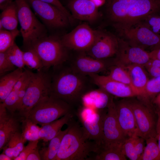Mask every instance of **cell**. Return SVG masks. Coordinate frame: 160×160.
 <instances>
[{
  "label": "cell",
  "instance_id": "6da1fadb",
  "mask_svg": "<svg viewBox=\"0 0 160 160\" xmlns=\"http://www.w3.org/2000/svg\"><path fill=\"white\" fill-rule=\"evenodd\" d=\"M63 63L53 67L49 96L71 106L86 92L87 79L86 76L76 72L70 66H64Z\"/></svg>",
  "mask_w": 160,
  "mask_h": 160
},
{
  "label": "cell",
  "instance_id": "7a4b0ae2",
  "mask_svg": "<svg viewBox=\"0 0 160 160\" xmlns=\"http://www.w3.org/2000/svg\"><path fill=\"white\" fill-rule=\"evenodd\" d=\"M56 160H87L92 152L97 153L100 146L90 140L82 127L73 120L67 124Z\"/></svg>",
  "mask_w": 160,
  "mask_h": 160
},
{
  "label": "cell",
  "instance_id": "3957f363",
  "mask_svg": "<svg viewBox=\"0 0 160 160\" xmlns=\"http://www.w3.org/2000/svg\"><path fill=\"white\" fill-rule=\"evenodd\" d=\"M49 71L43 68L36 73L32 72L17 112V115L22 118H26L31 110L42 99L49 95L51 75Z\"/></svg>",
  "mask_w": 160,
  "mask_h": 160
},
{
  "label": "cell",
  "instance_id": "277c9868",
  "mask_svg": "<svg viewBox=\"0 0 160 160\" xmlns=\"http://www.w3.org/2000/svg\"><path fill=\"white\" fill-rule=\"evenodd\" d=\"M15 1L17 7L23 46L26 50L37 41L47 36L48 30L37 18L26 0Z\"/></svg>",
  "mask_w": 160,
  "mask_h": 160
},
{
  "label": "cell",
  "instance_id": "5b68a950",
  "mask_svg": "<svg viewBox=\"0 0 160 160\" xmlns=\"http://www.w3.org/2000/svg\"><path fill=\"white\" fill-rule=\"evenodd\" d=\"M71 113V105L49 95L42 99L31 110L26 118L42 126Z\"/></svg>",
  "mask_w": 160,
  "mask_h": 160
},
{
  "label": "cell",
  "instance_id": "8992f818",
  "mask_svg": "<svg viewBox=\"0 0 160 160\" xmlns=\"http://www.w3.org/2000/svg\"><path fill=\"white\" fill-rule=\"evenodd\" d=\"M30 48L38 54L45 69H49L51 67L64 63L68 58V49L63 44L61 37L57 36L48 35L34 43Z\"/></svg>",
  "mask_w": 160,
  "mask_h": 160
},
{
  "label": "cell",
  "instance_id": "52a82bcc",
  "mask_svg": "<svg viewBox=\"0 0 160 160\" xmlns=\"http://www.w3.org/2000/svg\"><path fill=\"white\" fill-rule=\"evenodd\" d=\"M135 97L127 99L133 111L137 128V135L145 140L156 137L157 111L152 103H146Z\"/></svg>",
  "mask_w": 160,
  "mask_h": 160
},
{
  "label": "cell",
  "instance_id": "ba28073f",
  "mask_svg": "<svg viewBox=\"0 0 160 160\" xmlns=\"http://www.w3.org/2000/svg\"><path fill=\"white\" fill-rule=\"evenodd\" d=\"M48 30L65 28L71 23L67 15L56 7L40 0H26Z\"/></svg>",
  "mask_w": 160,
  "mask_h": 160
},
{
  "label": "cell",
  "instance_id": "9c48e42d",
  "mask_svg": "<svg viewBox=\"0 0 160 160\" xmlns=\"http://www.w3.org/2000/svg\"><path fill=\"white\" fill-rule=\"evenodd\" d=\"M119 33L130 45L144 50L148 47L152 49L160 42V34L153 33L141 23Z\"/></svg>",
  "mask_w": 160,
  "mask_h": 160
},
{
  "label": "cell",
  "instance_id": "30bf717a",
  "mask_svg": "<svg viewBox=\"0 0 160 160\" xmlns=\"http://www.w3.org/2000/svg\"><path fill=\"white\" fill-rule=\"evenodd\" d=\"M82 127L89 138L100 147L103 143V114L99 110L84 106L77 113Z\"/></svg>",
  "mask_w": 160,
  "mask_h": 160
},
{
  "label": "cell",
  "instance_id": "8fae6325",
  "mask_svg": "<svg viewBox=\"0 0 160 160\" xmlns=\"http://www.w3.org/2000/svg\"><path fill=\"white\" fill-rule=\"evenodd\" d=\"M118 37L103 30H95L94 41L86 54L94 58L103 59L116 55L118 46Z\"/></svg>",
  "mask_w": 160,
  "mask_h": 160
},
{
  "label": "cell",
  "instance_id": "7c38bea8",
  "mask_svg": "<svg viewBox=\"0 0 160 160\" xmlns=\"http://www.w3.org/2000/svg\"><path fill=\"white\" fill-rule=\"evenodd\" d=\"M95 30L86 23L80 24L70 32L61 37L62 42L68 49L85 52L92 44Z\"/></svg>",
  "mask_w": 160,
  "mask_h": 160
},
{
  "label": "cell",
  "instance_id": "4fadbf2b",
  "mask_svg": "<svg viewBox=\"0 0 160 160\" xmlns=\"http://www.w3.org/2000/svg\"><path fill=\"white\" fill-rule=\"evenodd\" d=\"M118 46L115 65L126 67L133 64L144 66L150 60L149 52L139 47L130 45L123 39L118 37Z\"/></svg>",
  "mask_w": 160,
  "mask_h": 160
},
{
  "label": "cell",
  "instance_id": "5bb4252c",
  "mask_svg": "<svg viewBox=\"0 0 160 160\" xmlns=\"http://www.w3.org/2000/svg\"><path fill=\"white\" fill-rule=\"evenodd\" d=\"M104 114L102 124V145L113 144H123L128 138L123 132L116 116L115 103L113 98Z\"/></svg>",
  "mask_w": 160,
  "mask_h": 160
},
{
  "label": "cell",
  "instance_id": "9a60e30c",
  "mask_svg": "<svg viewBox=\"0 0 160 160\" xmlns=\"http://www.w3.org/2000/svg\"><path fill=\"white\" fill-rule=\"evenodd\" d=\"M155 13L160 14V0H137L128 11L118 33L132 27Z\"/></svg>",
  "mask_w": 160,
  "mask_h": 160
},
{
  "label": "cell",
  "instance_id": "2e32d148",
  "mask_svg": "<svg viewBox=\"0 0 160 160\" xmlns=\"http://www.w3.org/2000/svg\"><path fill=\"white\" fill-rule=\"evenodd\" d=\"M100 59L82 53L71 63L70 66L75 71L85 76L98 73L109 70L115 65L113 59Z\"/></svg>",
  "mask_w": 160,
  "mask_h": 160
},
{
  "label": "cell",
  "instance_id": "e0dca14e",
  "mask_svg": "<svg viewBox=\"0 0 160 160\" xmlns=\"http://www.w3.org/2000/svg\"><path fill=\"white\" fill-rule=\"evenodd\" d=\"M89 76L93 83L111 95L122 98L137 97L138 93L131 87L97 74Z\"/></svg>",
  "mask_w": 160,
  "mask_h": 160
},
{
  "label": "cell",
  "instance_id": "ac0fdd59",
  "mask_svg": "<svg viewBox=\"0 0 160 160\" xmlns=\"http://www.w3.org/2000/svg\"><path fill=\"white\" fill-rule=\"evenodd\" d=\"M115 105L117 119L123 133L127 137L137 135L134 115L127 99L115 103Z\"/></svg>",
  "mask_w": 160,
  "mask_h": 160
},
{
  "label": "cell",
  "instance_id": "d6986e66",
  "mask_svg": "<svg viewBox=\"0 0 160 160\" xmlns=\"http://www.w3.org/2000/svg\"><path fill=\"white\" fill-rule=\"evenodd\" d=\"M137 0H105L107 17L117 31L121 28L128 11Z\"/></svg>",
  "mask_w": 160,
  "mask_h": 160
},
{
  "label": "cell",
  "instance_id": "ffe728a7",
  "mask_svg": "<svg viewBox=\"0 0 160 160\" xmlns=\"http://www.w3.org/2000/svg\"><path fill=\"white\" fill-rule=\"evenodd\" d=\"M67 6L73 19L92 23L101 16L98 7L91 0H70Z\"/></svg>",
  "mask_w": 160,
  "mask_h": 160
},
{
  "label": "cell",
  "instance_id": "44dd1931",
  "mask_svg": "<svg viewBox=\"0 0 160 160\" xmlns=\"http://www.w3.org/2000/svg\"><path fill=\"white\" fill-rule=\"evenodd\" d=\"M8 111L2 103H0V150L3 149L11 135L19 132V122L22 119Z\"/></svg>",
  "mask_w": 160,
  "mask_h": 160
},
{
  "label": "cell",
  "instance_id": "7402d4cb",
  "mask_svg": "<svg viewBox=\"0 0 160 160\" xmlns=\"http://www.w3.org/2000/svg\"><path fill=\"white\" fill-rule=\"evenodd\" d=\"M110 95L99 88L86 92L81 99L84 106L99 110L107 108L113 98Z\"/></svg>",
  "mask_w": 160,
  "mask_h": 160
},
{
  "label": "cell",
  "instance_id": "603a6c76",
  "mask_svg": "<svg viewBox=\"0 0 160 160\" xmlns=\"http://www.w3.org/2000/svg\"><path fill=\"white\" fill-rule=\"evenodd\" d=\"M128 71L135 89L138 94L137 97L143 94L149 79L143 66L133 64L125 67Z\"/></svg>",
  "mask_w": 160,
  "mask_h": 160
},
{
  "label": "cell",
  "instance_id": "cb8c5ba5",
  "mask_svg": "<svg viewBox=\"0 0 160 160\" xmlns=\"http://www.w3.org/2000/svg\"><path fill=\"white\" fill-rule=\"evenodd\" d=\"M73 113L67 114L55 121L41 126L39 133L40 139L45 142L49 141L61 130L62 127L67 124L73 118Z\"/></svg>",
  "mask_w": 160,
  "mask_h": 160
},
{
  "label": "cell",
  "instance_id": "d4e9b609",
  "mask_svg": "<svg viewBox=\"0 0 160 160\" xmlns=\"http://www.w3.org/2000/svg\"><path fill=\"white\" fill-rule=\"evenodd\" d=\"M24 70L19 68L1 77L0 102L3 103L13 88Z\"/></svg>",
  "mask_w": 160,
  "mask_h": 160
},
{
  "label": "cell",
  "instance_id": "484cf974",
  "mask_svg": "<svg viewBox=\"0 0 160 160\" xmlns=\"http://www.w3.org/2000/svg\"><path fill=\"white\" fill-rule=\"evenodd\" d=\"M123 144L102 145L94 158L96 160H126L123 150Z\"/></svg>",
  "mask_w": 160,
  "mask_h": 160
},
{
  "label": "cell",
  "instance_id": "4316f807",
  "mask_svg": "<svg viewBox=\"0 0 160 160\" xmlns=\"http://www.w3.org/2000/svg\"><path fill=\"white\" fill-rule=\"evenodd\" d=\"M0 18V22L5 30L13 31L17 29V10L15 1L2 10Z\"/></svg>",
  "mask_w": 160,
  "mask_h": 160
},
{
  "label": "cell",
  "instance_id": "83f0119b",
  "mask_svg": "<svg viewBox=\"0 0 160 160\" xmlns=\"http://www.w3.org/2000/svg\"><path fill=\"white\" fill-rule=\"evenodd\" d=\"M26 141L22 133L20 132H15L11 135L4 147L3 153L14 160L23 151Z\"/></svg>",
  "mask_w": 160,
  "mask_h": 160
},
{
  "label": "cell",
  "instance_id": "f1b7e54d",
  "mask_svg": "<svg viewBox=\"0 0 160 160\" xmlns=\"http://www.w3.org/2000/svg\"><path fill=\"white\" fill-rule=\"evenodd\" d=\"M68 130H61L50 140L48 146L39 151L41 159L43 160H56L62 138Z\"/></svg>",
  "mask_w": 160,
  "mask_h": 160
},
{
  "label": "cell",
  "instance_id": "f546056e",
  "mask_svg": "<svg viewBox=\"0 0 160 160\" xmlns=\"http://www.w3.org/2000/svg\"><path fill=\"white\" fill-rule=\"evenodd\" d=\"M146 145L139 160H160V151L156 137L145 140Z\"/></svg>",
  "mask_w": 160,
  "mask_h": 160
},
{
  "label": "cell",
  "instance_id": "4dcf8cb0",
  "mask_svg": "<svg viewBox=\"0 0 160 160\" xmlns=\"http://www.w3.org/2000/svg\"><path fill=\"white\" fill-rule=\"evenodd\" d=\"M109 70L110 72L108 76L110 78L130 86L137 92L133 87L129 73L126 68L121 66L114 65L111 66Z\"/></svg>",
  "mask_w": 160,
  "mask_h": 160
},
{
  "label": "cell",
  "instance_id": "1f68e13d",
  "mask_svg": "<svg viewBox=\"0 0 160 160\" xmlns=\"http://www.w3.org/2000/svg\"><path fill=\"white\" fill-rule=\"evenodd\" d=\"M21 122L22 134L26 141H35L40 139L41 127L28 118L23 119Z\"/></svg>",
  "mask_w": 160,
  "mask_h": 160
},
{
  "label": "cell",
  "instance_id": "d6a6232c",
  "mask_svg": "<svg viewBox=\"0 0 160 160\" xmlns=\"http://www.w3.org/2000/svg\"><path fill=\"white\" fill-rule=\"evenodd\" d=\"M160 92V76L149 79L147 84L145 92L141 97H137L146 102H152Z\"/></svg>",
  "mask_w": 160,
  "mask_h": 160
},
{
  "label": "cell",
  "instance_id": "836d02e7",
  "mask_svg": "<svg viewBox=\"0 0 160 160\" xmlns=\"http://www.w3.org/2000/svg\"><path fill=\"white\" fill-rule=\"evenodd\" d=\"M24 84L21 81H18L10 93L2 103L9 113H15L16 111H18L19 108L18 92Z\"/></svg>",
  "mask_w": 160,
  "mask_h": 160
},
{
  "label": "cell",
  "instance_id": "e575fe53",
  "mask_svg": "<svg viewBox=\"0 0 160 160\" xmlns=\"http://www.w3.org/2000/svg\"><path fill=\"white\" fill-rule=\"evenodd\" d=\"M5 52L8 59L13 65L17 68H24L25 65L23 60V51L15 42Z\"/></svg>",
  "mask_w": 160,
  "mask_h": 160
},
{
  "label": "cell",
  "instance_id": "d590c367",
  "mask_svg": "<svg viewBox=\"0 0 160 160\" xmlns=\"http://www.w3.org/2000/svg\"><path fill=\"white\" fill-rule=\"evenodd\" d=\"M23 60L25 65L30 69L39 71L44 68L41 59L37 53L32 48L23 51Z\"/></svg>",
  "mask_w": 160,
  "mask_h": 160
},
{
  "label": "cell",
  "instance_id": "8d00e7d4",
  "mask_svg": "<svg viewBox=\"0 0 160 160\" xmlns=\"http://www.w3.org/2000/svg\"><path fill=\"white\" fill-rule=\"evenodd\" d=\"M20 32L17 29L13 31L0 30V52H5L14 44Z\"/></svg>",
  "mask_w": 160,
  "mask_h": 160
},
{
  "label": "cell",
  "instance_id": "74e56055",
  "mask_svg": "<svg viewBox=\"0 0 160 160\" xmlns=\"http://www.w3.org/2000/svg\"><path fill=\"white\" fill-rule=\"evenodd\" d=\"M158 13L148 16L141 23L153 33L160 34V16Z\"/></svg>",
  "mask_w": 160,
  "mask_h": 160
},
{
  "label": "cell",
  "instance_id": "f35d334b",
  "mask_svg": "<svg viewBox=\"0 0 160 160\" xmlns=\"http://www.w3.org/2000/svg\"><path fill=\"white\" fill-rule=\"evenodd\" d=\"M135 135L128 137L122 146L124 154L126 157L131 160H139V157L136 152L134 145V137Z\"/></svg>",
  "mask_w": 160,
  "mask_h": 160
},
{
  "label": "cell",
  "instance_id": "ab89813d",
  "mask_svg": "<svg viewBox=\"0 0 160 160\" xmlns=\"http://www.w3.org/2000/svg\"><path fill=\"white\" fill-rule=\"evenodd\" d=\"M143 66L153 78L160 76V60L150 59Z\"/></svg>",
  "mask_w": 160,
  "mask_h": 160
},
{
  "label": "cell",
  "instance_id": "60d3db41",
  "mask_svg": "<svg viewBox=\"0 0 160 160\" xmlns=\"http://www.w3.org/2000/svg\"><path fill=\"white\" fill-rule=\"evenodd\" d=\"M15 66L9 60L5 52H0V75L1 76L6 73L15 70Z\"/></svg>",
  "mask_w": 160,
  "mask_h": 160
},
{
  "label": "cell",
  "instance_id": "b9f144b4",
  "mask_svg": "<svg viewBox=\"0 0 160 160\" xmlns=\"http://www.w3.org/2000/svg\"><path fill=\"white\" fill-rule=\"evenodd\" d=\"M39 140L29 141L28 145L24 148L19 155L15 158L14 160H26V159L30 153L34 149L38 147Z\"/></svg>",
  "mask_w": 160,
  "mask_h": 160
},
{
  "label": "cell",
  "instance_id": "7bdbcfd3",
  "mask_svg": "<svg viewBox=\"0 0 160 160\" xmlns=\"http://www.w3.org/2000/svg\"><path fill=\"white\" fill-rule=\"evenodd\" d=\"M145 140L143 138L137 135L134 137V145L136 152L139 157V159L142 154L145 146Z\"/></svg>",
  "mask_w": 160,
  "mask_h": 160
},
{
  "label": "cell",
  "instance_id": "ee69618b",
  "mask_svg": "<svg viewBox=\"0 0 160 160\" xmlns=\"http://www.w3.org/2000/svg\"><path fill=\"white\" fill-rule=\"evenodd\" d=\"M42 1L51 4L59 9L69 18L71 22L73 20L71 13L63 5L59 0H40Z\"/></svg>",
  "mask_w": 160,
  "mask_h": 160
},
{
  "label": "cell",
  "instance_id": "f6af8a7d",
  "mask_svg": "<svg viewBox=\"0 0 160 160\" xmlns=\"http://www.w3.org/2000/svg\"><path fill=\"white\" fill-rule=\"evenodd\" d=\"M41 160L39 148L38 147L33 149L27 156L26 160Z\"/></svg>",
  "mask_w": 160,
  "mask_h": 160
},
{
  "label": "cell",
  "instance_id": "bcb514c9",
  "mask_svg": "<svg viewBox=\"0 0 160 160\" xmlns=\"http://www.w3.org/2000/svg\"><path fill=\"white\" fill-rule=\"evenodd\" d=\"M158 116V119L156 126V138L160 151V109L156 110Z\"/></svg>",
  "mask_w": 160,
  "mask_h": 160
},
{
  "label": "cell",
  "instance_id": "7dc6e473",
  "mask_svg": "<svg viewBox=\"0 0 160 160\" xmlns=\"http://www.w3.org/2000/svg\"><path fill=\"white\" fill-rule=\"evenodd\" d=\"M149 54L150 59L160 60V48L152 50Z\"/></svg>",
  "mask_w": 160,
  "mask_h": 160
},
{
  "label": "cell",
  "instance_id": "c3c4849f",
  "mask_svg": "<svg viewBox=\"0 0 160 160\" xmlns=\"http://www.w3.org/2000/svg\"><path fill=\"white\" fill-rule=\"evenodd\" d=\"M152 103L156 110L160 109V92L154 98Z\"/></svg>",
  "mask_w": 160,
  "mask_h": 160
},
{
  "label": "cell",
  "instance_id": "681fc988",
  "mask_svg": "<svg viewBox=\"0 0 160 160\" xmlns=\"http://www.w3.org/2000/svg\"><path fill=\"white\" fill-rule=\"evenodd\" d=\"M15 0H0V9L3 10Z\"/></svg>",
  "mask_w": 160,
  "mask_h": 160
},
{
  "label": "cell",
  "instance_id": "f907efd6",
  "mask_svg": "<svg viewBox=\"0 0 160 160\" xmlns=\"http://www.w3.org/2000/svg\"><path fill=\"white\" fill-rule=\"evenodd\" d=\"M95 5L99 7L105 4V0H91Z\"/></svg>",
  "mask_w": 160,
  "mask_h": 160
},
{
  "label": "cell",
  "instance_id": "816d5d0a",
  "mask_svg": "<svg viewBox=\"0 0 160 160\" xmlns=\"http://www.w3.org/2000/svg\"><path fill=\"white\" fill-rule=\"evenodd\" d=\"M0 160H12L10 157L8 156L4 153L0 155Z\"/></svg>",
  "mask_w": 160,
  "mask_h": 160
},
{
  "label": "cell",
  "instance_id": "f5cc1de1",
  "mask_svg": "<svg viewBox=\"0 0 160 160\" xmlns=\"http://www.w3.org/2000/svg\"><path fill=\"white\" fill-rule=\"evenodd\" d=\"M160 48V42L159 44H157V45H156V46H155L153 47L151 49V50H153V49H158V48Z\"/></svg>",
  "mask_w": 160,
  "mask_h": 160
},
{
  "label": "cell",
  "instance_id": "db71d44e",
  "mask_svg": "<svg viewBox=\"0 0 160 160\" xmlns=\"http://www.w3.org/2000/svg\"></svg>",
  "mask_w": 160,
  "mask_h": 160
}]
</instances>
